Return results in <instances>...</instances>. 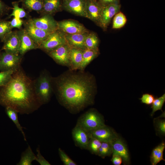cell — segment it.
<instances>
[{"mask_svg":"<svg viewBox=\"0 0 165 165\" xmlns=\"http://www.w3.org/2000/svg\"><path fill=\"white\" fill-rule=\"evenodd\" d=\"M51 80L59 102L70 112H78L94 103L95 85L92 75L67 72L52 77Z\"/></svg>","mask_w":165,"mask_h":165,"instance_id":"1","label":"cell"},{"mask_svg":"<svg viewBox=\"0 0 165 165\" xmlns=\"http://www.w3.org/2000/svg\"><path fill=\"white\" fill-rule=\"evenodd\" d=\"M0 105L21 114H31L42 105L35 93L34 80L26 75L21 67L13 72L5 85L0 87Z\"/></svg>","mask_w":165,"mask_h":165,"instance_id":"2","label":"cell"},{"mask_svg":"<svg viewBox=\"0 0 165 165\" xmlns=\"http://www.w3.org/2000/svg\"><path fill=\"white\" fill-rule=\"evenodd\" d=\"M51 78L48 72L45 70L34 80L35 93L42 105L48 103L50 100L53 91Z\"/></svg>","mask_w":165,"mask_h":165,"instance_id":"3","label":"cell"},{"mask_svg":"<svg viewBox=\"0 0 165 165\" xmlns=\"http://www.w3.org/2000/svg\"><path fill=\"white\" fill-rule=\"evenodd\" d=\"M76 125L89 132L105 125L102 116L95 109H92L79 117Z\"/></svg>","mask_w":165,"mask_h":165,"instance_id":"4","label":"cell"},{"mask_svg":"<svg viewBox=\"0 0 165 165\" xmlns=\"http://www.w3.org/2000/svg\"><path fill=\"white\" fill-rule=\"evenodd\" d=\"M68 44L65 33L58 29L51 33L45 40L38 46L39 49L47 54L58 47Z\"/></svg>","mask_w":165,"mask_h":165,"instance_id":"5","label":"cell"},{"mask_svg":"<svg viewBox=\"0 0 165 165\" xmlns=\"http://www.w3.org/2000/svg\"><path fill=\"white\" fill-rule=\"evenodd\" d=\"M23 56L4 51L0 53V71H15L21 67Z\"/></svg>","mask_w":165,"mask_h":165,"instance_id":"6","label":"cell"},{"mask_svg":"<svg viewBox=\"0 0 165 165\" xmlns=\"http://www.w3.org/2000/svg\"><path fill=\"white\" fill-rule=\"evenodd\" d=\"M23 25L24 29L26 32L38 46L52 33L35 27L32 22L31 18L24 21Z\"/></svg>","mask_w":165,"mask_h":165,"instance_id":"7","label":"cell"},{"mask_svg":"<svg viewBox=\"0 0 165 165\" xmlns=\"http://www.w3.org/2000/svg\"><path fill=\"white\" fill-rule=\"evenodd\" d=\"M71 48L68 44H65L58 47L47 54L57 64L69 68Z\"/></svg>","mask_w":165,"mask_h":165,"instance_id":"8","label":"cell"},{"mask_svg":"<svg viewBox=\"0 0 165 165\" xmlns=\"http://www.w3.org/2000/svg\"><path fill=\"white\" fill-rule=\"evenodd\" d=\"M31 19L35 27L45 31L52 33L58 29V22L52 15L45 14L40 18Z\"/></svg>","mask_w":165,"mask_h":165,"instance_id":"9","label":"cell"},{"mask_svg":"<svg viewBox=\"0 0 165 165\" xmlns=\"http://www.w3.org/2000/svg\"><path fill=\"white\" fill-rule=\"evenodd\" d=\"M119 4H112L103 6L100 18L98 25L105 30L110 24L112 18L120 10Z\"/></svg>","mask_w":165,"mask_h":165,"instance_id":"10","label":"cell"},{"mask_svg":"<svg viewBox=\"0 0 165 165\" xmlns=\"http://www.w3.org/2000/svg\"><path fill=\"white\" fill-rule=\"evenodd\" d=\"M89 132L90 137L96 138L102 142L111 143L118 137L112 128L106 125Z\"/></svg>","mask_w":165,"mask_h":165,"instance_id":"11","label":"cell"},{"mask_svg":"<svg viewBox=\"0 0 165 165\" xmlns=\"http://www.w3.org/2000/svg\"><path fill=\"white\" fill-rule=\"evenodd\" d=\"M62 8L75 15L86 17V0H62Z\"/></svg>","mask_w":165,"mask_h":165,"instance_id":"12","label":"cell"},{"mask_svg":"<svg viewBox=\"0 0 165 165\" xmlns=\"http://www.w3.org/2000/svg\"><path fill=\"white\" fill-rule=\"evenodd\" d=\"M2 42L3 45L1 50L16 55L20 54V40L17 31H12L9 33L5 37Z\"/></svg>","mask_w":165,"mask_h":165,"instance_id":"13","label":"cell"},{"mask_svg":"<svg viewBox=\"0 0 165 165\" xmlns=\"http://www.w3.org/2000/svg\"><path fill=\"white\" fill-rule=\"evenodd\" d=\"M58 29L67 34L88 32L82 24L72 20H64L58 22Z\"/></svg>","mask_w":165,"mask_h":165,"instance_id":"14","label":"cell"},{"mask_svg":"<svg viewBox=\"0 0 165 165\" xmlns=\"http://www.w3.org/2000/svg\"><path fill=\"white\" fill-rule=\"evenodd\" d=\"M72 134L75 145L82 149H87L91 137L89 132L76 125L72 129Z\"/></svg>","mask_w":165,"mask_h":165,"instance_id":"15","label":"cell"},{"mask_svg":"<svg viewBox=\"0 0 165 165\" xmlns=\"http://www.w3.org/2000/svg\"><path fill=\"white\" fill-rule=\"evenodd\" d=\"M20 40L19 53L23 56L28 51L38 49V45L27 34L24 29L21 28L17 31Z\"/></svg>","mask_w":165,"mask_h":165,"instance_id":"16","label":"cell"},{"mask_svg":"<svg viewBox=\"0 0 165 165\" xmlns=\"http://www.w3.org/2000/svg\"><path fill=\"white\" fill-rule=\"evenodd\" d=\"M102 8L97 0H86V18L98 24Z\"/></svg>","mask_w":165,"mask_h":165,"instance_id":"17","label":"cell"},{"mask_svg":"<svg viewBox=\"0 0 165 165\" xmlns=\"http://www.w3.org/2000/svg\"><path fill=\"white\" fill-rule=\"evenodd\" d=\"M88 32L74 34H65V37L68 44L71 48L84 50L85 40Z\"/></svg>","mask_w":165,"mask_h":165,"instance_id":"18","label":"cell"},{"mask_svg":"<svg viewBox=\"0 0 165 165\" xmlns=\"http://www.w3.org/2000/svg\"><path fill=\"white\" fill-rule=\"evenodd\" d=\"M111 144L112 154L119 155L122 158L124 163H128L130 160L129 154L127 146L122 140L118 137L111 143Z\"/></svg>","mask_w":165,"mask_h":165,"instance_id":"19","label":"cell"},{"mask_svg":"<svg viewBox=\"0 0 165 165\" xmlns=\"http://www.w3.org/2000/svg\"><path fill=\"white\" fill-rule=\"evenodd\" d=\"M62 8V0H43V8L40 13L53 15L61 11Z\"/></svg>","mask_w":165,"mask_h":165,"instance_id":"20","label":"cell"},{"mask_svg":"<svg viewBox=\"0 0 165 165\" xmlns=\"http://www.w3.org/2000/svg\"><path fill=\"white\" fill-rule=\"evenodd\" d=\"M83 50L71 48L70 52V70L80 69L82 61Z\"/></svg>","mask_w":165,"mask_h":165,"instance_id":"21","label":"cell"},{"mask_svg":"<svg viewBox=\"0 0 165 165\" xmlns=\"http://www.w3.org/2000/svg\"><path fill=\"white\" fill-rule=\"evenodd\" d=\"M99 53L98 48L96 49H86L83 50L82 61L79 70H83L91 61L98 56Z\"/></svg>","mask_w":165,"mask_h":165,"instance_id":"22","label":"cell"},{"mask_svg":"<svg viewBox=\"0 0 165 165\" xmlns=\"http://www.w3.org/2000/svg\"><path fill=\"white\" fill-rule=\"evenodd\" d=\"M165 148V143L163 142L156 147L152 150L150 156V161L152 165H156L163 158V152Z\"/></svg>","mask_w":165,"mask_h":165,"instance_id":"23","label":"cell"},{"mask_svg":"<svg viewBox=\"0 0 165 165\" xmlns=\"http://www.w3.org/2000/svg\"><path fill=\"white\" fill-rule=\"evenodd\" d=\"M23 7L30 11H34L40 14L43 8V0H20Z\"/></svg>","mask_w":165,"mask_h":165,"instance_id":"24","label":"cell"},{"mask_svg":"<svg viewBox=\"0 0 165 165\" xmlns=\"http://www.w3.org/2000/svg\"><path fill=\"white\" fill-rule=\"evenodd\" d=\"M36 156L33 152L31 147L28 145L26 149L21 154L18 165H31L32 162L36 160Z\"/></svg>","mask_w":165,"mask_h":165,"instance_id":"25","label":"cell"},{"mask_svg":"<svg viewBox=\"0 0 165 165\" xmlns=\"http://www.w3.org/2000/svg\"><path fill=\"white\" fill-rule=\"evenodd\" d=\"M5 108L6 112L7 115L14 123L18 129L21 133L24 140L26 141V136L23 130V128L24 127L21 126L19 121L18 116V112L9 107H6Z\"/></svg>","mask_w":165,"mask_h":165,"instance_id":"26","label":"cell"},{"mask_svg":"<svg viewBox=\"0 0 165 165\" xmlns=\"http://www.w3.org/2000/svg\"><path fill=\"white\" fill-rule=\"evenodd\" d=\"M99 40L97 35L94 33H88L85 40V46L86 49H98Z\"/></svg>","mask_w":165,"mask_h":165,"instance_id":"27","label":"cell"},{"mask_svg":"<svg viewBox=\"0 0 165 165\" xmlns=\"http://www.w3.org/2000/svg\"><path fill=\"white\" fill-rule=\"evenodd\" d=\"M114 16L112 25L113 29H120L125 26L127 22V19L123 13L119 11Z\"/></svg>","mask_w":165,"mask_h":165,"instance_id":"28","label":"cell"},{"mask_svg":"<svg viewBox=\"0 0 165 165\" xmlns=\"http://www.w3.org/2000/svg\"><path fill=\"white\" fill-rule=\"evenodd\" d=\"M112 153V148L111 143L102 142L99 149L97 155L104 158L110 156Z\"/></svg>","mask_w":165,"mask_h":165,"instance_id":"29","label":"cell"},{"mask_svg":"<svg viewBox=\"0 0 165 165\" xmlns=\"http://www.w3.org/2000/svg\"><path fill=\"white\" fill-rule=\"evenodd\" d=\"M12 29L9 21L0 19V39L2 42Z\"/></svg>","mask_w":165,"mask_h":165,"instance_id":"30","label":"cell"},{"mask_svg":"<svg viewBox=\"0 0 165 165\" xmlns=\"http://www.w3.org/2000/svg\"><path fill=\"white\" fill-rule=\"evenodd\" d=\"M13 6L12 13L9 16V17L13 16L14 17L22 18L27 17L28 14L23 8H20L19 6L18 2H14L12 3Z\"/></svg>","mask_w":165,"mask_h":165,"instance_id":"31","label":"cell"},{"mask_svg":"<svg viewBox=\"0 0 165 165\" xmlns=\"http://www.w3.org/2000/svg\"><path fill=\"white\" fill-rule=\"evenodd\" d=\"M102 141L90 137L87 149L92 154L97 155Z\"/></svg>","mask_w":165,"mask_h":165,"instance_id":"32","label":"cell"},{"mask_svg":"<svg viewBox=\"0 0 165 165\" xmlns=\"http://www.w3.org/2000/svg\"><path fill=\"white\" fill-rule=\"evenodd\" d=\"M165 101V94L160 97L155 99L152 103L151 108L152 109L151 116H152L154 113L158 110H162L163 105Z\"/></svg>","mask_w":165,"mask_h":165,"instance_id":"33","label":"cell"},{"mask_svg":"<svg viewBox=\"0 0 165 165\" xmlns=\"http://www.w3.org/2000/svg\"><path fill=\"white\" fill-rule=\"evenodd\" d=\"M14 72H0V87L5 85L9 81Z\"/></svg>","mask_w":165,"mask_h":165,"instance_id":"34","label":"cell"},{"mask_svg":"<svg viewBox=\"0 0 165 165\" xmlns=\"http://www.w3.org/2000/svg\"><path fill=\"white\" fill-rule=\"evenodd\" d=\"M58 152L61 159L65 165H76V163L72 160L60 148L58 149Z\"/></svg>","mask_w":165,"mask_h":165,"instance_id":"35","label":"cell"},{"mask_svg":"<svg viewBox=\"0 0 165 165\" xmlns=\"http://www.w3.org/2000/svg\"><path fill=\"white\" fill-rule=\"evenodd\" d=\"M141 102L147 105H150L152 104L155 99L153 95L149 94H145L140 98Z\"/></svg>","mask_w":165,"mask_h":165,"instance_id":"36","label":"cell"},{"mask_svg":"<svg viewBox=\"0 0 165 165\" xmlns=\"http://www.w3.org/2000/svg\"><path fill=\"white\" fill-rule=\"evenodd\" d=\"M37 154L36 156V160L41 165H50V163L42 156L41 155L39 147L36 149Z\"/></svg>","mask_w":165,"mask_h":165,"instance_id":"37","label":"cell"},{"mask_svg":"<svg viewBox=\"0 0 165 165\" xmlns=\"http://www.w3.org/2000/svg\"><path fill=\"white\" fill-rule=\"evenodd\" d=\"M11 8L6 4L2 0H0V19L8 14Z\"/></svg>","mask_w":165,"mask_h":165,"instance_id":"38","label":"cell"},{"mask_svg":"<svg viewBox=\"0 0 165 165\" xmlns=\"http://www.w3.org/2000/svg\"><path fill=\"white\" fill-rule=\"evenodd\" d=\"M9 23L12 28H16L20 29L23 24L24 21L20 18L14 17Z\"/></svg>","mask_w":165,"mask_h":165,"instance_id":"39","label":"cell"},{"mask_svg":"<svg viewBox=\"0 0 165 165\" xmlns=\"http://www.w3.org/2000/svg\"><path fill=\"white\" fill-rule=\"evenodd\" d=\"M156 123L157 130L161 134H165V121L164 119L158 120Z\"/></svg>","mask_w":165,"mask_h":165,"instance_id":"40","label":"cell"},{"mask_svg":"<svg viewBox=\"0 0 165 165\" xmlns=\"http://www.w3.org/2000/svg\"><path fill=\"white\" fill-rule=\"evenodd\" d=\"M112 156L111 161L114 165H120L123 161L122 158L119 155L115 154H112Z\"/></svg>","mask_w":165,"mask_h":165,"instance_id":"41","label":"cell"},{"mask_svg":"<svg viewBox=\"0 0 165 165\" xmlns=\"http://www.w3.org/2000/svg\"><path fill=\"white\" fill-rule=\"evenodd\" d=\"M99 2L102 6L112 4H119V0H98Z\"/></svg>","mask_w":165,"mask_h":165,"instance_id":"42","label":"cell"},{"mask_svg":"<svg viewBox=\"0 0 165 165\" xmlns=\"http://www.w3.org/2000/svg\"><path fill=\"white\" fill-rule=\"evenodd\" d=\"M1 50H0V53L1 52Z\"/></svg>","mask_w":165,"mask_h":165,"instance_id":"43","label":"cell"}]
</instances>
